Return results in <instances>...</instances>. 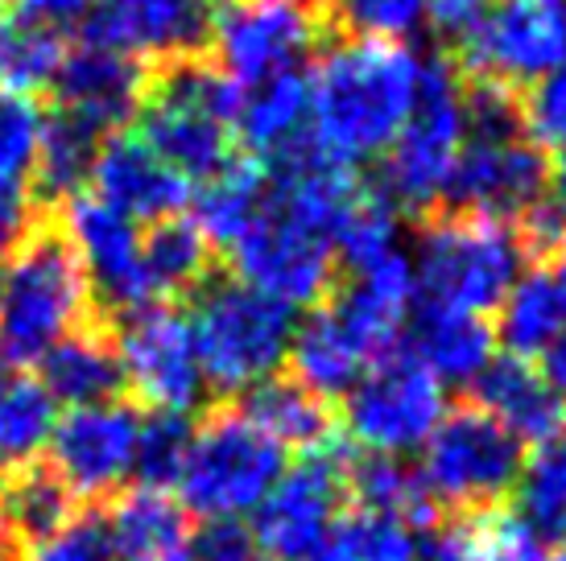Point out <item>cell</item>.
<instances>
[{
    "instance_id": "1",
    "label": "cell",
    "mask_w": 566,
    "mask_h": 561,
    "mask_svg": "<svg viewBox=\"0 0 566 561\" xmlns=\"http://www.w3.org/2000/svg\"><path fill=\"white\" fill-rule=\"evenodd\" d=\"M422 54L397 42L344 38L311 75V137L347 166L385 157L418 95Z\"/></svg>"
},
{
    "instance_id": "2",
    "label": "cell",
    "mask_w": 566,
    "mask_h": 561,
    "mask_svg": "<svg viewBox=\"0 0 566 561\" xmlns=\"http://www.w3.org/2000/svg\"><path fill=\"white\" fill-rule=\"evenodd\" d=\"M92 322V289L66 235L50 223L9 252L0 268V359L13 368L42 363L50 347Z\"/></svg>"
},
{
    "instance_id": "3",
    "label": "cell",
    "mask_w": 566,
    "mask_h": 561,
    "mask_svg": "<svg viewBox=\"0 0 566 561\" xmlns=\"http://www.w3.org/2000/svg\"><path fill=\"white\" fill-rule=\"evenodd\" d=\"M237 99L240 87L211 63H174L149 78L133 133L190 187H203L237 161Z\"/></svg>"
},
{
    "instance_id": "4",
    "label": "cell",
    "mask_w": 566,
    "mask_h": 561,
    "mask_svg": "<svg viewBox=\"0 0 566 561\" xmlns=\"http://www.w3.org/2000/svg\"><path fill=\"white\" fill-rule=\"evenodd\" d=\"M187 318L207 389L223 396H244L282 372L298 327V314L277 297L216 273L195 289V310Z\"/></svg>"
},
{
    "instance_id": "5",
    "label": "cell",
    "mask_w": 566,
    "mask_h": 561,
    "mask_svg": "<svg viewBox=\"0 0 566 561\" xmlns=\"http://www.w3.org/2000/svg\"><path fill=\"white\" fill-rule=\"evenodd\" d=\"M468 145V78L442 54H422L418 95L385 154L380 194L406 215H434L447 178Z\"/></svg>"
},
{
    "instance_id": "6",
    "label": "cell",
    "mask_w": 566,
    "mask_h": 561,
    "mask_svg": "<svg viewBox=\"0 0 566 561\" xmlns=\"http://www.w3.org/2000/svg\"><path fill=\"white\" fill-rule=\"evenodd\" d=\"M413 280L426 306L480 314L496 310L513 280L525 273V248L513 223L475 215H447L439 211L426 219L413 240Z\"/></svg>"
},
{
    "instance_id": "7",
    "label": "cell",
    "mask_w": 566,
    "mask_h": 561,
    "mask_svg": "<svg viewBox=\"0 0 566 561\" xmlns=\"http://www.w3.org/2000/svg\"><path fill=\"white\" fill-rule=\"evenodd\" d=\"M418 475L434 508L455 516L496 512L525 475V446L484 409L463 405L442 413L422 442Z\"/></svg>"
},
{
    "instance_id": "8",
    "label": "cell",
    "mask_w": 566,
    "mask_h": 561,
    "mask_svg": "<svg viewBox=\"0 0 566 561\" xmlns=\"http://www.w3.org/2000/svg\"><path fill=\"white\" fill-rule=\"evenodd\" d=\"M285 475V451L240 409H220L195 425L178 475V504L203 520H244Z\"/></svg>"
},
{
    "instance_id": "9",
    "label": "cell",
    "mask_w": 566,
    "mask_h": 561,
    "mask_svg": "<svg viewBox=\"0 0 566 561\" xmlns=\"http://www.w3.org/2000/svg\"><path fill=\"white\" fill-rule=\"evenodd\" d=\"M228 256H232L237 280L277 297L290 310H315L327 297H335V285H339L331 232L277 203L273 194H265V207L240 232Z\"/></svg>"
},
{
    "instance_id": "10",
    "label": "cell",
    "mask_w": 566,
    "mask_h": 561,
    "mask_svg": "<svg viewBox=\"0 0 566 561\" xmlns=\"http://www.w3.org/2000/svg\"><path fill=\"white\" fill-rule=\"evenodd\" d=\"M447 413V389L406 351L380 356L344 392V430L364 454L406 458L422 451Z\"/></svg>"
},
{
    "instance_id": "11",
    "label": "cell",
    "mask_w": 566,
    "mask_h": 561,
    "mask_svg": "<svg viewBox=\"0 0 566 561\" xmlns=\"http://www.w3.org/2000/svg\"><path fill=\"white\" fill-rule=\"evenodd\" d=\"M116 356L125 372V389L154 413H195L203 405L207 389L203 363L195 351L190 318L170 301H149L142 310L120 314L116 330Z\"/></svg>"
},
{
    "instance_id": "12",
    "label": "cell",
    "mask_w": 566,
    "mask_h": 561,
    "mask_svg": "<svg viewBox=\"0 0 566 561\" xmlns=\"http://www.w3.org/2000/svg\"><path fill=\"white\" fill-rule=\"evenodd\" d=\"M459 59L472 83L530 87L566 59V0H488Z\"/></svg>"
},
{
    "instance_id": "13",
    "label": "cell",
    "mask_w": 566,
    "mask_h": 561,
    "mask_svg": "<svg viewBox=\"0 0 566 561\" xmlns=\"http://www.w3.org/2000/svg\"><path fill=\"white\" fill-rule=\"evenodd\" d=\"M323 21L302 0H223L211 21L216 71L237 87H252L261 78L302 71L318 46Z\"/></svg>"
},
{
    "instance_id": "14",
    "label": "cell",
    "mask_w": 566,
    "mask_h": 561,
    "mask_svg": "<svg viewBox=\"0 0 566 561\" xmlns=\"http://www.w3.org/2000/svg\"><path fill=\"white\" fill-rule=\"evenodd\" d=\"M347 463L352 451L331 437L327 446L302 454L294 467H285L265 504L252 512V532L269 561H311V553L344 516Z\"/></svg>"
},
{
    "instance_id": "15",
    "label": "cell",
    "mask_w": 566,
    "mask_h": 561,
    "mask_svg": "<svg viewBox=\"0 0 566 561\" xmlns=\"http://www.w3.org/2000/svg\"><path fill=\"white\" fill-rule=\"evenodd\" d=\"M142 409L128 401L66 409L50 434V470L75 499L120 496L137 475Z\"/></svg>"
},
{
    "instance_id": "16",
    "label": "cell",
    "mask_w": 566,
    "mask_h": 561,
    "mask_svg": "<svg viewBox=\"0 0 566 561\" xmlns=\"http://www.w3.org/2000/svg\"><path fill=\"white\" fill-rule=\"evenodd\" d=\"M546 194H551V157L530 137L468 140L447 178L439 211L509 223L530 215Z\"/></svg>"
},
{
    "instance_id": "17",
    "label": "cell",
    "mask_w": 566,
    "mask_h": 561,
    "mask_svg": "<svg viewBox=\"0 0 566 561\" xmlns=\"http://www.w3.org/2000/svg\"><path fill=\"white\" fill-rule=\"evenodd\" d=\"M59 232L80 256V268L92 289V306L120 318V314L142 310L154 301L149 277H145L142 223H133L116 207L99 203L92 190H83L71 203H63Z\"/></svg>"
},
{
    "instance_id": "18",
    "label": "cell",
    "mask_w": 566,
    "mask_h": 561,
    "mask_svg": "<svg viewBox=\"0 0 566 561\" xmlns=\"http://www.w3.org/2000/svg\"><path fill=\"white\" fill-rule=\"evenodd\" d=\"M211 21L216 0H95L83 33L142 66H174L203 59Z\"/></svg>"
},
{
    "instance_id": "19",
    "label": "cell",
    "mask_w": 566,
    "mask_h": 561,
    "mask_svg": "<svg viewBox=\"0 0 566 561\" xmlns=\"http://www.w3.org/2000/svg\"><path fill=\"white\" fill-rule=\"evenodd\" d=\"M54 92V112H66L83 125H92L95 133H120L137 120V112L149 92V71L128 54H116L108 46H71L63 54V66L50 83Z\"/></svg>"
},
{
    "instance_id": "20",
    "label": "cell",
    "mask_w": 566,
    "mask_h": 561,
    "mask_svg": "<svg viewBox=\"0 0 566 561\" xmlns=\"http://www.w3.org/2000/svg\"><path fill=\"white\" fill-rule=\"evenodd\" d=\"M87 187L99 203L116 207L133 223H158V219L182 215L195 194L187 178L174 173L133 128L104 137Z\"/></svg>"
},
{
    "instance_id": "21",
    "label": "cell",
    "mask_w": 566,
    "mask_h": 561,
    "mask_svg": "<svg viewBox=\"0 0 566 561\" xmlns=\"http://www.w3.org/2000/svg\"><path fill=\"white\" fill-rule=\"evenodd\" d=\"M327 306L360 339L368 356H389L397 339L406 335L409 314L418 306V280H413L409 248L394 252V256H385L360 273H347L339 297H331Z\"/></svg>"
},
{
    "instance_id": "22",
    "label": "cell",
    "mask_w": 566,
    "mask_h": 561,
    "mask_svg": "<svg viewBox=\"0 0 566 561\" xmlns=\"http://www.w3.org/2000/svg\"><path fill=\"white\" fill-rule=\"evenodd\" d=\"M406 356L418 359L442 389H472L496 359V335L480 314L413 306L406 327Z\"/></svg>"
},
{
    "instance_id": "23",
    "label": "cell",
    "mask_w": 566,
    "mask_h": 561,
    "mask_svg": "<svg viewBox=\"0 0 566 561\" xmlns=\"http://www.w3.org/2000/svg\"><path fill=\"white\" fill-rule=\"evenodd\" d=\"M472 405L501 421L521 446H542L566 417V405L554 396L542 372L517 356H496L488 363L472 384Z\"/></svg>"
},
{
    "instance_id": "24",
    "label": "cell",
    "mask_w": 566,
    "mask_h": 561,
    "mask_svg": "<svg viewBox=\"0 0 566 561\" xmlns=\"http://www.w3.org/2000/svg\"><path fill=\"white\" fill-rule=\"evenodd\" d=\"M237 137L249 145L261 166L302 145L311 137V75L285 71L252 87H240Z\"/></svg>"
},
{
    "instance_id": "25",
    "label": "cell",
    "mask_w": 566,
    "mask_h": 561,
    "mask_svg": "<svg viewBox=\"0 0 566 561\" xmlns=\"http://www.w3.org/2000/svg\"><path fill=\"white\" fill-rule=\"evenodd\" d=\"M38 368H42L38 380L54 405H104V401H120V392H125L116 343L104 335V327H92V322L66 335L59 347H50Z\"/></svg>"
},
{
    "instance_id": "26",
    "label": "cell",
    "mask_w": 566,
    "mask_h": 561,
    "mask_svg": "<svg viewBox=\"0 0 566 561\" xmlns=\"http://www.w3.org/2000/svg\"><path fill=\"white\" fill-rule=\"evenodd\" d=\"M285 363L294 368V380L302 389H311L323 401H335L344 396L356 380H360L377 359L360 347V339L335 318L327 301L315 306V310L302 318L294 327V339H290V356Z\"/></svg>"
},
{
    "instance_id": "27",
    "label": "cell",
    "mask_w": 566,
    "mask_h": 561,
    "mask_svg": "<svg viewBox=\"0 0 566 561\" xmlns=\"http://www.w3.org/2000/svg\"><path fill=\"white\" fill-rule=\"evenodd\" d=\"M190 532L187 508L154 487L120 491L108 516L116 561H190Z\"/></svg>"
},
{
    "instance_id": "28",
    "label": "cell",
    "mask_w": 566,
    "mask_h": 561,
    "mask_svg": "<svg viewBox=\"0 0 566 561\" xmlns=\"http://www.w3.org/2000/svg\"><path fill=\"white\" fill-rule=\"evenodd\" d=\"M54 421L59 405L50 401L42 380L0 359V484L38 467L54 434Z\"/></svg>"
},
{
    "instance_id": "29",
    "label": "cell",
    "mask_w": 566,
    "mask_h": 561,
    "mask_svg": "<svg viewBox=\"0 0 566 561\" xmlns=\"http://www.w3.org/2000/svg\"><path fill=\"white\" fill-rule=\"evenodd\" d=\"M240 413H244L269 442H277L282 451L311 454L335 437L331 401L315 396L311 389H302L294 375H290V380H285V375H273L265 384L249 389Z\"/></svg>"
},
{
    "instance_id": "30",
    "label": "cell",
    "mask_w": 566,
    "mask_h": 561,
    "mask_svg": "<svg viewBox=\"0 0 566 561\" xmlns=\"http://www.w3.org/2000/svg\"><path fill=\"white\" fill-rule=\"evenodd\" d=\"M566 330V297L558 289L551 268H525L513 289L496 306V343L504 356H517L534 363L546 347Z\"/></svg>"
},
{
    "instance_id": "31",
    "label": "cell",
    "mask_w": 566,
    "mask_h": 561,
    "mask_svg": "<svg viewBox=\"0 0 566 561\" xmlns=\"http://www.w3.org/2000/svg\"><path fill=\"white\" fill-rule=\"evenodd\" d=\"M99 145H104V133H95L92 125H83L66 112H50L38 161H33V203L63 207L75 194H83L92 182Z\"/></svg>"
},
{
    "instance_id": "32",
    "label": "cell",
    "mask_w": 566,
    "mask_h": 561,
    "mask_svg": "<svg viewBox=\"0 0 566 561\" xmlns=\"http://www.w3.org/2000/svg\"><path fill=\"white\" fill-rule=\"evenodd\" d=\"M269 173L261 161H232L190 194V223L207 235L211 248H232L256 211L265 207Z\"/></svg>"
},
{
    "instance_id": "33",
    "label": "cell",
    "mask_w": 566,
    "mask_h": 561,
    "mask_svg": "<svg viewBox=\"0 0 566 561\" xmlns=\"http://www.w3.org/2000/svg\"><path fill=\"white\" fill-rule=\"evenodd\" d=\"M347 496L356 499V508H364V512L397 516L413 529L434 525V512H439L426 496L418 467L406 458H389V454H352Z\"/></svg>"
},
{
    "instance_id": "34",
    "label": "cell",
    "mask_w": 566,
    "mask_h": 561,
    "mask_svg": "<svg viewBox=\"0 0 566 561\" xmlns=\"http://www.w3.org/2000/svg\"><path fill=\"white\" fill-rule=\"evenodd\" d=\"M145 252V277H149V294L178 297L195 294L207 277H211V244L207 235L190 223V215H174L149 223L142 240Z\"/></svg>"
},
{
    "instance_id": "35",
    "label": "cell",
    "mask_w": 566,
    "mask_h": 561,
    "mask_svg": "<svg viewBox=\"0 0 566 561\" xmlns=\"http://www.w3.org/2000/svg\"><path fill=\"white\" fill-rule=\"evenodd\" d=\"M75 516V496L50 467H30L0 484V520L17 541H42Z\"/></svg>"
},
{
    "instance_id": "36",
    "label": "cell",
    "mask_w": 566,
    "mask_h": 561,
    "mask_svg": "<svg viewBox=\"0 0 566 561\" xmlns=\"http://www.w3.org/2000/svg\"><path fill=\"white\" fill-rule=\"evenodd\" d=\"M418 537L422 529L397 516L356 508L335 520L311 561H418Z\"/></svg>"
},
{
    "instance_id": "37",
    "label": "cell",
    "mask_w": 566,
    "mask_h": 561,
    "mask_svg": "<svg viewBox=\"0 0 566 561\" xmlns=\"http://www.w3.org/2000/svg\"><path fill=\"white\" fill-rule=\"evenodd\" d=\"M66 54V42L38 30L33 21L17 13H0V92L25 95L50 92Z\"/></svg>"
},
{
    "instance_id": "38",
    "label": "cell",
    "mask_w": 566,
    "mask_h": 561,
    "mask_svg": "<svg viewBox=\"0 0 566 561\" xmlns=\"http://www.w3.org/2000/svg\"><path fill=\"white\" fill-rule=\"evenodd\" d=\"M406 248L401 232V211H397L380 190H360L356 203L347 207L339 227H335V261L339 273H360L385 256Z\"/></svg>"
},
{
    "instance_id": "39",
    "label": "cell",
    "mask_w": 566,
    "mask_h": 561,
    "mask_svg": "<svg viewBox=\"0 0 566 561\" xmlns=\"http://www.w3.org/2000/svg\"><path fill=\"white\" fill-rule=\"evenodd\" d=\"M195 421L187 413H149L142 417V437H137V484L154 491H174L182 463L190 451Z\"/></svg>"
},
{
    "instance_id": "40",
    "label": "cell",
    "mask_w": 566,
    "mask_h": 561,
    "mask_svg": "<svg viewBox=\"0 0 566 561\" xmlns=\"http://www.w3.org/2000/svg\"><path fill=\"white\" fill-rule=\"evenodd\" d=\"M331 4L347 38L364 42L409 46V38H418L430 21V0H331Z\"/></svg>"
},
{
    "instance_id": "41",
    "label": "cell",
    "mask_w": 566,
    "mask_h": 561,
    "mask_svg": "<svg viewBox=\"0 0 566 561\" xmlns=\"http://www.w3.org/2000/svg\"><path fill=\"white\" fill-rule=\"evenodd\" d=\"M17 561H116L108 520L99 512L71 516L59 532H50L42 541H30Z\"/></svg>"
},
{
    "instance_id": "42",
    "label": "cell",
    "mask_w": 566,
    "mask_h": 561,
    "mask_svg": "<svg viewBox=\"0 0 566 561\" xmlns=\"http://www.w3.org/2000/svg\"><path fill=\"white\" fill-rule=\"evenodd\" d=\"M521 125L537 149H566V59L525 87Z\"/></svg>"
},
{
    "instance_id": "43",
    "label": "cell",
    "mask_w": 566,
    "mask_h": 561,
    "mask_svg": "<svg viewBox=\"0 0 566 561\" xmlns=\"http://www.w3.org/2000/svg\"><path fill=\"white\" fill-rule=\"evenodd\" d=\"M190 561H269L249 520H203L190 532Z\"/></svg>"
},
{
    "instance_id": "44",
    "label": "cell",
    "mask_w": 566,
    "mask_h": 561,
    "mask_svg": "<svg viewBox=\"0 0 566 561\" xmlns=\"http://www.w3.org/2000/svg\"><path fill=\"white\" fill-rule=\"evenodd\" d=\"M480 516H455V520L426 525L418 537V561H484Z\"/></svg>"
},
{
    "instance_id": "45",
    "label": "cell",
    "mask_w": 566,
    "mask_h": 561,
    "mask_svg": "<svg viewBox=\"0 0 566 561\" xmlns=\"http://www.w3.org/2000/svg\"><path fill=\"white\" fill-rule=\"evenodd\" d=\"M521 491L546 504H566V417L554 430V437H546L534 451V458H525V475H521Z\"/></svg>"
},
{
    "instance_id": "46",
    "label": "cell",
    "mask_w": 566,
    "mask_h": 561,
    "mask_svg": "<svg viewBox=\"0 0 566 561\" xmlns=\"http://www.w3.org/2000/svg\"><path fill=\"white\" fill-rule=\"evenodd\" d=\"M33 178L0 166V256H9L33 232Z\"/></svg>"
},
{
    "instance_id": "47",
    "label": "cell",
    "mask_w": 566,
    "mask_h": 561,
    "mask_svg": "<svg viewBox=\"0 0 566 561\" xmlns=\"http://www.w3.org/2000/svg\"><path fill=\"white\" fill-rule=\"evenodd\" d=\"M92 9H95V0H17L13 4L17 17H25L38 30L54 33V38H63V42L87 25Z\"/></svg>"
},
{
    "instance_id": "48",
    "label": "cell",
    "mask_w": 566,
    "mask_h": 561,
    "mask_svg": "<svg viewBox=\"0 0 566 561\" xmlns=\"http://www.w3.org/2000/svg\"><path fill=\"white\" fill-rule=\"evenodd\" d=\"M488 0H430V30L439 33L442 42H463L475 30V21L484 13Z\"/></svg>"
},
{
    "instance_id": "49",
    "label": "cell",
    "mask_w": 566,
    "mask_h": 561,
    "mask_svg": "<svg viewBox=\"0 0 566 561\" xmlns=\"http://www.w3.org/2000/svg\"><path fill=\"white\" fill-rule=\"evenodd\" d=\"M537 359H542V368H537V372H542V380L551 384L554 396H558V401L566 405V330Z\"/></svg>"
},
{
    "instance_id": "50",
    "label": "cell",
    "mask_w": 566,
    "mask_h": 561,
    "mask_svg": "<svg viewBox=\"0 0 566 561\" xmlns=\"http://www.w3.org/2000/svg\"><path fill=\"white\" fill-rule=\"evenodd\" d=\"M551 199L566 207V149L558 154V161H551Z\"/></svg>"
},
{
    "instance_id": "51",
    "label": "cell",
    "mask_w": 566,
    "mask_h": 561,
    "mask_svg": "<svg viewBox=\"0 0 566 561\" xmlns=\"http://www.w3.org/2000/svg\"><path fill=\"white\" fill-rule=\"evenodd\" d=\"M554 280H558V289H563V297H566V244H563V252H558V256H554Z\"/></svg>"
},
{
    "instance_id": "52",
    "label": "cell",
    "mask_w": 566,
    "mask_h": 561,
    "mask_svg": "<svg viewBox=\"0 0 566 561\" xmlns=\"http://www.w3.org/2000/svg\"><path fill=\"white\" fill-rule=\"evenodd\" d=\"M0 561H13V537L4 529V520H0Z\"/></svg>"
},
{
    "instance_id": "53",
    "label": "cell",
    "mask_w": 566,
    "mask_h": 561,
    "mask_svg": "<svg viewBox=\"0 0 566 561\" xmlns=\"http://www.w3.org/2000/svg\"><path fill=\"white\" fill-rule=\"evenodd\" d=\"M546 561H566V541L558 549H551V558H546Z\"/></svg>"
},
{
    "instance_id": "54",
    "label": "cell",
    "mask_w": 566,
    "mask_h": 561,
    "mask_svg": "<svg viewBox=\"0 0 566 561\" xmlns=\"http://www.w3.org/2000/svg\"><path fill=\"white\" fill-rule=\"evenodd\" d=\"M17 0H0V13H9V9H13Z\"/></svg>"
},
{
    "instance_id": "55",
    "label": "cell",
    "mask_w": 566,
    "mask_h": 561,
    "mask_svg": "<svg viewBox=\"0 0 566 561\" xmlns=\"http://www.w3.org/2000/svg\"><path fill=\"white\" fill-rule=\"evenodd\" d=\"M302 4H311V9H318V4H331V0H302Z\"/></svg>"
}]
</instances>
